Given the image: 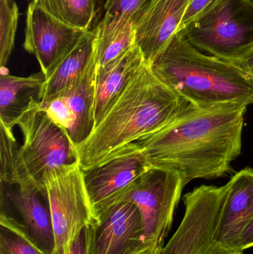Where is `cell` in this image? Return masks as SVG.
Returning a JSON list of instances; mask_svg holds the SVG:
<instances>
[{
	"label": "cell",
	"mask_w": 253,
	"mask_h": 254,
	"mask_svg": "<svg viewBox=\"0 0 253 254\" xmlns=\"http://www.w3.org/2000/svg\"><path fill=\"white\" fill-rule=\"evenodd\" d=\"M230 188V182L220 188L202 185L186 194L184 218L158 254H244L224 247L216 239Z\"/></svg>",
	"instance_id": "6"
},
{
	"label": "cell",
	"mask_w": 253,
	"mask_h": 254,
	"mask_svg": "<svg viewBox=\"0 0 253 254\" xmlns=\"http://www.w3.org/2000/svg\"><path fill=\"white\" fill-rule=\"evenodd\" d=\"M198 109L158 80L145 64L87 140L77 148L80 166L89 170Z\"/></svg>",
	"instance_id": "2"
},
{
	"label": "cell",
	"mask_w": 253,
	"mask_h": 254,
	"mask_svg": "<svg viewBox=\"0 0 253 254\" xmlns=\"http://www.w3.org/2000/svg\"><path fill=\"white\" fill-rule=\"evenodd\" d=\"M252 247H253V219L242 233L238 243L237 251L239 252H244V251Z\"/></svg>",
	"instance_id": "25"
},
{
	"label": "cell",
	"mask_w": 253,
	"mask_h": 254,
	"mask_svg": "<svg viewBox=\"0 0 253 254\" xmlns=\"http://www.w3.org/2000/svg\"><path fill=\"white\" fill-rule=\"evenodd\" d=\"M149 65L158 80L197 108L253 105V76L234 63L201 52L181 32Z\"/></svg>",
	"instance_id": "3"
},
{
	"label": "cell",
	"mask_w": 253,
	"mask_h": 254,
	"mask_svg": "<svg viewBox=\"0 0 253 254\" xmlns=\"http://www.w3.org/2000/svg\"><path fill=\"white\" fill-rule=\"evenodd\" d=\"M31 2L61 22L85 31H92L105 11L103 0H32Z\"/></svg>",
	"instance_id": "20"
},
{
	"label": "cell",
	"mask_w": 253,
	"mask_h": 254,
	"mask_svg": "<svg viewBox=\"0 0 253 254\" xmlns=\"http://www.w3.org/2000/svg\"><path fill=\"white\" fill-rule=\"evenodd\" d=\"M179 32L201 52L239 62L253 51V1L215 0Z\"/></svg>",
	"instance_id": "5"
},
{
	"label": "cell",
	"mask_w": 253,
	"mask_h": 254,
	"mask_svg": "<svg viewBox=\"0 0 253 254\" xmlns=\"http://www.w3.org/2000/svg\"><path fill=\"white\" fill-rule=\"evenodd\" d=\"M150 1L151 0H107L104 15L133 19L134 16Z\"/></svg>",
	"instance_id": "23"
},
{
	"label": "cell",
	"mask_w": 253,
	"mask_h": 254,
	"mask_svg": "<svg viewBox=\"0 0 253 254\" xmlns=\"http://www.w3.org/2000/svg\"><path fill=\"white\" fill-rule=\"evenodd\" d=\"M192 0H151L134 16L136 45L150 64L179 31Z\"/></svg>",
	"instance_id": "14"
},
{
	"label": "cell",
	"mask_w": 253,
	"mask_h": 254,
	"mask_svg": "<svg viewBox=\"0 0 253 254\" xmlns=\"http://www.w3.org/2000/svg\"><path fill=\"white\" fill-rule=\"evenodd\" d=\"M248 105L227 104L196 111L137 142L152 167L176 171L184 186L224 177L241 155Z\"/></svg>",
	"instance_id": "1"
},
{
	"label": "cell",
	"mask_w": 253,
	"mask_h": 254,
	"mask_svg": "<svg viewBox=\"0 0 253 254\" xmlns=\"http://www.w3.org/2000/svg\"><path fill=\"white\" fill-rule=\"evenodd\" d=\"M145 59L137 45L107 65L97 68L95 76V127L121 95L135 74L145 65Z\"/></svg>",
	"instance_id": "16"
},
{
	"label": "cell",
	"mask_w": 253,
	"mask_h": 254,
	"mask_svg": "<svg viewBox=\"0 0 253 254\" xmlns=\"http://www.w3.org/2000/svg\"></svg>",
	"instance_id": "29"
},
{
	"label": "cell",
	"mask_w": 253,
	"mask_h": 254,
	"mask_svg": "<svg viewBox=\"0 0 253 254\" xmlns=\"http://www.w3.org/2000/svg\"><path fill=\"white\" fill-rule=\"evenodd\" d=\"M234 64H237L241 68H243L253 76V51L248 56L245 57L243 60L239 62L234 63Z\"/></svg>",
	"instance_id": "27"
},
{
	"label": "cell",
	"mask_w": 253,
	"mask_h": 254,
	"mask_svg": "<svg viewBox=\"0 0 253 254\" xmlns=\"http://www.w3.org/2000/svg\"><path fill=\"white\" fill-rule=\"evenodd\" d=\"M88 254H144L147 243L141 214L130 201L116 203L86 227Z\"/></svg>",
	"instance_id": "11"
},
{
	"label": "cell",
	"mask_w": 253,
	"mask_h": 254,
	"mask_svg": "<svg viewBox=\"0 0 253 254\" xmlns=\"http://www.w3.org/2000/svg\"><path fill=\"white\" fill-rule=\"evenodd\" d=\"M0 225L25 237L46 254H53L55 238L47 192L1 183Z\"/></svg>",
	"instance_id": "9"
},
{
	"label": "cell",
	"mask_w": 253,
	"mask_h": 254,
	"mask_svg": "<svg viewBox=\"0 0 253 254\" xmlns=\"http://www.w3.org/2000/svg\"><path fill=\"white\" fill-rule=\"evenodd\" d=\"M184 187L176 171L150 166L118 201L137 206L146 240L153 247L164 246Z\"/></svg>",
	"instance_id": "8"
},
{
	"label": "cell",
	"mask_w": 253,
	"mask_h": 254,
	"mask_svg": "<svg viewBox=\"0 0 253 254\" xmlns=\"http://www.w3.org/2000/svg\"><path fill=\"white\" fill-rule=\"evenodd\" d=\"M252 1H253V0H252Z\"/></svg>",
	"instance_id": "30"
},
{
	"label": "cell",
	"mask_w": 253,
	"mask_h": 254,
	"mask_svg": "<svg viewBox=\"0 0 253 254\" xmlns=\"http://www.w3.org/2000/svg\"><path fill=\"white\" fill-rule=\"evenodd\" d=\"M97 59L73 83L40 103L48 117L67 133L76 148L83 144L95 127Z\"/></svg>",
	"instance_id": "12"
},
{
	"label": "cell",
	"mask_w": 253,
	"mask_h": 254,
	"mask_svg": "<svg viewBox=\"0 0 253 254\" xmlns=\"http://www.w3.org/2000/svg\"><path fill=\"white\" fill-rule=\"evenodd\" d=\"M19 8L14 0H0V66L5 69L14 47Z\"/></svg>",
	"instance_id": "21"
},
{
	"label": "cell",
	"mask_w": 253,
	"mask_h": 254,
	"mask_svg": "<svg viewBox=\"0 0 253 254\" xmlns=\"http://www.w3.org/2000/svg\"><path fill=\"white\" fill-rule=\"evenodd\" d=\"M98 68L104 66L136 45L133 19L103 15L92 30Z\"/></svg>",
	"instance_id": "18"
},
{
	"label": "cell",
	"mask_w": 253,
	"mask_h": 254,
	"mask_svg": "<svg viewBox=\"0 0 253 254\" xmlns=\"http://www.w3.org/2000/svg\"><path fill=\"white\" fill-rule=\"evenodd\" d=\"M46 77L43 71L28 77L0 74V126L13 133L15 122L33 100L41 102Z\"/></svg>",
	"instance_id": "17"
},
{
	"label": "cell",
	"mask_w": 253,
	"mask_h": 254,
	"mask_svg": "<svg viewBox=\"0 0 253 254\" xmlns=\"http://www.w3.org/2000/svg\"><path fill=\"white\" fill-rule=\"evenodd\" d=\"M68 254H88L86 228L78 234L73 242Z\"/></svg>",
	"instance_id": "26"
},
{
	"label": "cell",
	"mask_w": 253,
	"mask_h": 254,
	"mask_svg": "<svg viewBox=\"0 0 253 254\" xmlns=\"http://www.w3.org/2000/svg\"><path fill=\"white\" fill-rule=\"evenodd\" d=\"M162 247L160 248H156V249H152V250L149 251L147 253L144 254H158L159 251L161 249Z\"/></svg>",
	"instance_id": "28"
},
{
	"label": "cell",
	"mask_w": 253,
	"mask_h": 254,
	"mask_svg": "<svg viewBox=\"0 0 253 254\" xmlns=\"http://www.w3.org/2000/svg\"><path fill=\"white\" fill-rule=\"evenodd\" d=\"M229 182L216 239L224 247L237 251L242 233L253 219V168L241 170Z\"/></svg>",
	"instance_id": "15"
},
{
	"label": "cell",
	"mask_w": 253,
	"mask_h": 254,
	"mask_svg": "<svg viewBox=\"0 0 253 254\" xmlns=\"http://www.w3.org/2000/svg\"><path fill=\"white\" fill-rule=\"evenodd\" d=\"M0 254H46L16 231L0 225Z\"/></svg>",
	"instance_id": "22"
},
{
	"label": "cell",
	"mask_w": 253,
	"mask_h": 254,
	"mask_svg": "<svg viewBox=\"0 0 253 254\" xmlns=\"http://www.w3.org/2000/svg\"><path fill=\"white\" fill-rule=\"evenodd\" d=\"M55 238L53 254H68L78 234L95 219L80 161L45 175Z\"/></svg>",
	"instance_id": "7"
},
{
	"label": "cell",
	"mask_w": 253,
	"mask_h": 254,
	"mask_svg": "<svg viewBox=\"0 0 253 254\" xmlns=\"http://www.w3.org/2000/svg\"><path fill=\"white\" fill-rule=\"evenodd\" d=\"M15 126L23 137L19 146L13 133L0 126L1 183L46 192L45 175L78 161L77 148L64 129L48 117L37 100H33Z\"/></svg>",
	"instance_id": "4"
},
{
	"label": "cell",
	"mask_w": 253,
	"mask_h": 254,
	"mask_svg": "<svg viewBox=\"0 0 253 254\" xmlns=\"http://www.w3.org/2000/svg\"><path fill=\"white\" fill-rule=\"evenodd\" d=\"M150 167L145 152L134 143L101 164L83 170L95 219L118 202Z\"/></svg>",
	"instance_id": "10"
},
{
	"label": "cell",
	"mask_w": 253,
	"mask_h": 254,
	"mask_svg": "<svg viewBox=\"0 0 253 254\" xmlns=\"http://www.w3.org/2000/svg\"><path fill=\"white\" fill-rule=\"evenodd\" d=\"M215 1V0H192L181 22L179 31L188 26Z\"/></svg>",
	"instance_id": "24"
},
{
	"label": "cell",
	"mask_w": 253,
	"mask_h": 254,
	"mask_svg": "<svg viewBox=\"0 0 253 254\" xmlns=\"http://www.w3.org/2000/svg\"><path fill=\"white\" fill-rule=\"evenodd\" d=\"M86 32L61 22L31 1L28 4L24 48L35 55L46 77Z\"/></svg>",
	"instance_id": "13"
},
{
	"label": "cell",
	"mask_w": 253,
	"mask_h": 254,
	"mask_svg": "<svg viewBox=\"0 0 253 254\" xmlns=\"http://www.w3.org/2000/svg\"><path fill=\"white\" fill-rule=\"evenodd\" d=\"M96 60L93 31L86 33L76 47L46 77L41 102L47 101L78 78Z\"/></svg>",
	"instance_id": "19"
}]
</instances>
